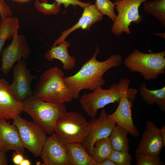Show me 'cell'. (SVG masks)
Masks as SVG:
<instances>
[{
    "instance_id": "39",
    "label": "cell",
    "mask_w": 165,
    "mask_h": 165,
    "mask_svg": "<svg viewBox=\"0 0 165 165\" xmlns=\"http://www.w3.org/2000/svg\"><path fill=\"white\" fill-rule=\"evenodd\" d=\"M1 71V68L0 67V71Z\"/></svg>"
},
{
    "instance_id": "12",
    "label": "cell",
    "mask_w": 165,
    "mask_h": 165,
    "mask_svg": "<svg viewBox=\"0 0 165 165\" xmlns=\"http://www.w3.org/2000/svg\"><path fill=\"white\" fill-rule=\"evenodd\" d=\"M90 122V130L81 144L91 156L96 142L101 139L108 137L116 123L113 120L108 117L104 109H102L98 117L92 119Z\"/></svg>"
},
{
    "instance_id": "33",
    "label": "cell",
    "mask_w": 165,
    "mask_h": 165,
    "mask_svg": "<svg viewBox=\"0 0 165 165\" xmlns=\"http://www.w3.org/2000/svg\"><path fill=\"white\" fill-rule=\"evenodd\" d=\"M97 165H116V164L112 160L107 159L97 163Z\"/></svg>"
},
{
    "instance_id": "22",
    "label": "cell",
    "mask_w": 165,
    "mask_h": 165,
    "mask_svg": "<svg viewBox=\"0 0 165 165\" xmlns=\"http://www.w3.org/2000/svg\"><path fill=\"white\" fill-rule=\"evenodd\" d=\"M127 131L124 128L115 126L109 138L114 150L128 152L130 150Z\"/></svg>"
},
{
    "instance_id": "5",
    "label": "cell",
    "mask_w": 165,
    "mask_h": 165,
    "mask_svg": "<svg viewBox=\"0 0 165 165\" xmlns=\"http://www.w3.org/2000/svg\"><path fill=\"white\" fill-rule=\"evenodd\" d=\"M125 66L131 72L140 74L146 80L157 79L165 72V51L143 53L135 49L125 59Z\"/></svg>"
},
{
    "instance_id": "11",
    "label": "cell",
    "mask_w": 165,
    "mask_h": 165,
    "mask_svg": "<svg viewBox=\"0 0 165 165\" xmlns=\"http://www.w3.org/2000/svg\"><path fill=\"white\" fill-rule=\"evenodd\" d=\"M13 68V79L9 88L13 93L21 101L33 94L31 87L32 81L37 75L31 74L26 61L23 60L17 62Z\"/></svg>"
},
{
    "instance_id": "31",
    "label": "cell",
    "mask_w": 165,
    "mask_h": 165,
    "mask_svg": "<svg viewBox=\"0 0 165 165\" xmlns=\"http://www.w3.org/2000/svg\"><path fill=\"white\" fill-rule=\"evenodd\" d=\"M24 159L22 154L16 152L13 153L12 156L13 163L16 165H20Z\"/></svg>"
},
{
    "instance_id": "14",
    "label": "cell",
    "mask_w": 165,
    "mask_h": 165,
    "mask_svg": "<svg viewBox=\"0 0 165 165\" xmlns=\"http://www.w3.org/2000/svg\"><path fill=\"white\" fill-rule=\"evenodd\" d=\"M40 156L44 165H69L65 145L54 133L47 137Z\"/></svg>"
},
{
    "instance_id": "27",
    "label": "cell",
    "mask_w": 165,
    "mask_h": 165,
    "mask_svg": "<svg viewBox=\"0 0 165 165\" xmlns=\"http://www.w3.org/2000/svg\"><path fill=\"white\" fill-rule=\"evenodd\" d=\"M108 159L116 165H130L132 157L128 152L113 150Z\"/></svg>"
},
{
    "instance_id": "30",
    "label": "cell",
    "mask_w": 165,
    "mask_h": 165,
    "mask_svg": "<svg viewBox=\"0 0 165 165\" xmlns=\"http://www.w3.org/2000/svg\"><path fill=\"white\" fill-rule=\"evenodd\" d=\"M55 1L60 6L63 4L65 8H66L70 5L75 6H78L83 8L91 3L90 2H82L79 0H55Z\"/></svg>"
},
{
    "instance_id": "6",
    "label": "cell",
    "mask_w": 165,
    "mask_h": 165,
    "mask_svg": "<svg viewBox=\"0 0 165 165\" xmlns=\"http://www.w3.org/2000/svg\"><path fill=\"white\" fill-rule=\"evenodd\" d=\"M90 129V122L81 114L66 112L58 119L54 133L64 145L82 143Z\"/></svg>"
},
{
    "instance_id": "2",
    "label": "cell",
    "mask_w": 165,
    "mask_h": 165,
    "mask_svg": "<svg viewBox=\"0 0 165 165\" xmlns=\"http://www.w3.org/2000/svg\"><path fill=\"white\" fill-rule=\"evenodd\" d=\"M64 73L58 68H51L41 75L33 95L45 101L55 103L70 102L72 95L64 81Z\"/></svg>"
},
{
    "instance_id": "26",
    "label": "cell",
    "mask_w": 165,
    "mask_h": 165,
    "mask_svg": "<svg viewBox=\"0 0 165 165\" xmlns=\"http://www.w3.org/2000/svg\"><path fill=\"white\" fill-rule=\"evenodd\" d=\"M35 6L38 11L45 15H56L61 9V6L55 1L52 4H49L36 0L35 3Z\"/></svg>"
},
{
    "instance_id": "21",
    "label": "cell",
    "mask_w": 165,
    "mask_h": 165,
    "mask_svg": "<svg viewBox=\"0 0 165 165\" xmlns=\"http://www.w3.org/2000/svg\"><path fill=\"white\" fill-rule=\"evenodd\" d=\"M20 28L19 19L9 16L1 21L0 24V55L7 40L12 39Z\"/></svg>"
},
{
    "instance_id": "13",
    "label": "cell",
    "mask_w": 165,
    "mask_h": 165,
    "mask_svg": "<svg viewBox=\"0 0 165 165\" xmlns=\"http://www.w3.org/2000/svg\"><path fill=\"white\" fill-rule=\"evenodd\" d=\"M145 128L135 151V154L160 156L163 148L165 147L160 129L149 120L146 121Z\"/></svg>"
},
{
    "instance_id": "35",
    "label": "cell",
    "mask_w": 165,
    "mask_h": 165,
    "mask_svg": "<svg viewBox=\"0 0 165 165\" xmlns=\"http://www.w3.org/2000/svg\"><path fill=\"white\" fill-rule=\"evenodd\" d=\"M160 134L164 146H165V126L163 127L162 128L160 129Z\"/></svg>"
},
{
    "instance_id": "28",
    "label": "cell",
    "mask_w": 165,
    "mask_h": 165,
    "mask_svg": "<svg viewBox=\"0 0 165 165\" xmlns=\"http://www.w3.org/2000/svg\"><path fill=\"white\" fill-rule=\"evenodd\" d=\"M136 165H164L160 156H155L147 155L136 154Z\"/></svg>"
},
{
    "instance_id": "10",
    "label": "cell",
    "mask_w": 165,
    "mask_h": 165,
    "mask_svg": "<svg viewBox=\"0 0 165 165\" xmlns=\"http://www.w3.org/2000/svg\"><path fill=\"white\" fill-rule=\"evenodd\" d=\"M31 53L25 36L18 34L17 31L10 44L2 51L1 71L4 74H7L13 68L15 62L21 60L26 61Z\"/></svg>"
},
{
    "instance_id": "16",
    "label": "cell",
    "mask_w": 165,
    "mask_h": 165,
    "mask_svg": "<svg viewBox=\"0 0 165 165\" xmlns=\"http://www.w3.org/2000/svg\"><path fill=\"white\" fill-rule=\"evenodd\" d=\"M23 154V145L18 130L6 119H0V150L6 153L10 150Z\"/></svg>"
},
{
    "instance_id": "15",
    "label": "cell",
    "mask_w": 165,
    "mask_h": 165,
    "mask_svg": "<svg viewBox=\"0 0 165 165\" xmlns=\"http://www.w3.org/2000/svg\"><path fill=\"white\" fill-rule=\"evenodd\" d=\"M23 111V102L11 92L9 82L0 78V119H13Z\"/></svg>"
},
{
    "instance_id": "23",
    "label": "cell",
    "mask_w": 165,
    "mask_h": 165,
    "mask_svg": "<svg viewBox=\"0 0 165 165\" xmlns=\"http://www.w3.org/2000/svg\"><path fill=\"white\" fill-rule=\"evenodd\" d=\"M113 150L109 137L103 138L95 143L91 156L98 163L108 159Z\"/></svg>"
},
{
    "instance_id": "19",
    "label": "cell",
    "mask_w": 165,
    "mask_h": 165,
    "mask_svg": "<svg viewBox=\"0 0 165 165\" xmlns=\"http://www.w3.org/2000/svg\"><path fill=\"white\" fill-rule=\"evenodd\" d=\"M68 152L69 165H97L80 143L65 145Z\"/></svg>"
},
{
    "instance_id": "3",
    "label": "cell",
    "mask_w": 165,
    "mask_h": 165,
    "mask_svg": "<svg viewBox=\"0 0 165 165\" xmlns=\"http://www.w3.org/2000/svg\"><path fill=\"white\" fill-rule=\"evenodd\" d=\"M23 103L24 111L50 135L54 133L58 119L67 112L65 103L45 101L33 94L28 97Z\"/></svg>"
},
{
    "instance_id": "34",
    "label": "cell",
    "mask_w": 165,
    "mask_h": 165,
    "mask_svg": "<svg viewBox=\"0 0 165 165\" xmlns=\"http://www.w3.org/2000/svg\"><path fill=\"white\" fill-rule=\"evenodd\" d=\"M13 2H16L17 3L23 4L27 3L32 0H11ZM40 1L42 2H47L48 0H40Z\"/></svg>"
},
{
    "instance_id": "17",
    "label": "cell",
    "mask_w": 165,
    "mask_h": 165,
    "mask_svg": "<svg viewBox=\"0 0 165 165\" xmlns=\"http://www.w3.org/2000/svg\"><path fill=\"white\" fill-rule=\"evenodd\" d=\"M103 15L96 8L94 5L90 4L83 8L82 15L78 22L72 27L63 31L60 36L54 42V46L65 41L72 32L79 28L89 30L94 24L101 20Z\"/></svg>"
},
{
    "instance_id": "8",
    "label": "cell",
    "mask_w": 165,
    "mask_h": 165,
    "mask_svg": "<svg viewBox=\"0 0 165 165\" xmlns=\"http://www.w3.org/2000/svg\"><path fill=\"white\" fill-rule=\"evenodd\" d=\"M13 124L18 129L24 148L36 157L40 156L47 137L46 133L34 122L22 118L20 115L13 119Z\"/></svg>"
},
{
    "instance_id": "29",
    "label": "cell",
    "mask_w": 165,
    "mask_h": 165,
    "mask_svg": "<svg viewBox=\"0 0 165 165\" xmlns=\"http://www.w3.org/2000/svg\"><path fill=\"white\" fill-rule=\"evenodd\" d=\"M12 12L10 6L5 0H0V16L1 21L6 18L11 16Z\"/></svg>"
},
{
    "instance_id": "37",
    "label": "cell",
    "mask_w": 165,
    "mask_h": 165,
    "mask_svg": "<svg viewBox=\"0 0 165 165\" xmlns=\"http://www.w3.org/2000/svg\"><path fill=\"white\" fill-rule=\"evenodd\" d=\"M152 34L156 35V36L163 38L165 39V33H153Z\"/></svg>"
},
{
    "instance_id": "25",
    "label": "cell",
    "mask_w": 165,
    "mask_h": 165,
    "mask_svg": "<svg viewBox=\"0 0 165 165\" xmlns=\"http://www.w3.org/2000/svg\"><path fill=\"white\" fill-rule=\"evenodd\" d=\"M97 9L103 15L108 16L113 22L116 18L114 9L115 5L110 0H95L94 4Z\"/></svg>"
},
{
    "instance_id": "24",
    "label": "cell",
    "mask_w": 165,
    "mask_h": 165,
    "mask_svg": "<svg viewBox=\"0 0 165 165\" xmlns=\"http://www.w3.org/2000/svg\"><path fill=\"white\" fill-rule=\"evenodd\" d=\"M145 11L154 16L165 26V0L146 1L143 3Z\"/></svg>"
},
{
    "instance_id": "7",
    "label": "cell",
    "mask_w": 165,
    "mask_h": 165,
    "mask_svg": "<svg viewBox=\"0 0 165 165\" xmlns=\"http://www.w3.org/2000/svg\"><path fill=\"white\" fill-rule=\"evenodd\" d=\"M147 0H115L114 3L118 12L111 28V31L116 36L123 32L130 35L131 32L130 26L133 22L138 24L141 21L142 16L140 14L139 9L141 4Z\"/></svg>"
},
{
    "instance_id": "1",
    "label": "cell",
    "mask_w": 165,
    "mask_h": 165,
    "mask_svg": "<svg viewBox=\"0 0 165 165\" xmlns=\"http://www.w3.org/2000/svg\"><path fill=\"white\" fill-rule=\"evenodd\" d=\"M100 51L97 45L93 57L85 62L75 74L64 77V81L71 92L73 99H78L83 90L94 91L105 83L104 74L109 69L119 67L123 58L119 54L111 55L107 59L100 61L96 57Z\"/></svg>"
},
{
    "instance_id": "9",
    "label": "cell",
    "mask_w": 165,
    "mask_h": 165,
    "mask_svg": "<svg viewBox=\"0 0 165 165\" xmlns=\"http://www.w3.org/2000/svg\"><path fill=\"white\" fill-rule=\"evenodd\" d=\"M138 90L134 88L127 92L120 98L116 109L112 114L107 116L113 120L116 125L125 129L133 137L140 135L138 129L134 123L131 113L132 103L135 101Z\"/></svg>"
},
{
    "instance_id": "32",
    "label": "cell",
    "mask_w": 165,
    "mask_h": 165,
    "mask_svg": "<svg viewBox=\"0 0 165 165\" xmlns=\"http://www.w3.org/2000/svg\"><path fill=\"white\" fill-rule=\"evenodd\" d=\"M8 164V160L6 153L0 150V165Z\"/></svg>"
},
{
    "instance_id": "18",
    "label": "cell",
    "mask_w": 165,
    "mask_h": 165,
    "mask_svg": "<svg viewBox=\"0 0 165 165\" xmlns=\"http://www.w3.org/2000/svg\"><path fill=\"white\" fill-rule=\"evenodd\" d=\"M48 50L44 55L45 58L49 61L54 59L59 60L62 63L63 68L66 70L73 69L76 65L75 58L70 56L68 48L70 46V43L65 41Z\"/></svg>"
},
{
    "instance_id": "36",
    "label": "cell",
    "mask_w": 165,
    "mask_h": 165,
    "mask_svg": "<svg viewBox=\"0 0 165 165\" xmlns=\"http://www.w3.org/2000/svg\"><path fill=\"white\" fill-rule=\"evenodd\" d=\"M31 164V162L29 160L24 158L21 163L20 165H30Z\"/></svg>"
},
{
    "instance_id": "38",
    "label": "cell",
    "mask_w": 165,
    "mask_h": 165,
    "mask_svg": "<svg viewBox=\"0 0 165 165\" xmlns=\"http://www.w3.org/2000/svg\"><path fill=\"white\" fill-rule=\"evenodd\" d=\"M154 0V1H156V0Z\"/></svg>"
},
{
    "instance_id": "20",
    "label": "cell",
    "mask_w": 165,
    "mask_h": 165,
    "mask_svg": "<svg viewBox=\"0 0 165 165\" xmlns=\"http://www.w3.org/2000/svg\"><path fill=\"white\" fill-rule=\"evenodd\" d=\"M139 91L143 100L148 104H157L160 109L165 111V86L154 90L148 89L145 83H142L139 87Z\"/></svg>"
},
{
    "instance_id": "4",
    "label": "cell",
    "mask_w": 165,
    "mask_h": 165,
    "mask_svg": "<svg viewBox=\"0 0 165 165\" xmlns=\"http://www.w3.org/2000/svg\"><path fill=\"white\" fill-rule=\"evenodd\" d=\"M130 80L126 78L120 79L118 83L113 84L108 89L99 87L92 92L84 94L80 103L83 110L92 119L96 117L97 111L112 103H119L121 97L134 88H129Z\"/></svg>"
}]
</instances>
